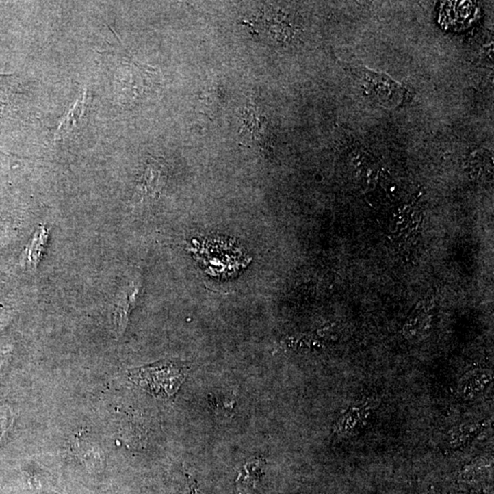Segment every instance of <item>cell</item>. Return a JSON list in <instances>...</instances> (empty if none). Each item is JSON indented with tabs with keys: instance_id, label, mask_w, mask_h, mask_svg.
<instances>
[{
	"instance_id": "cell-8",
	"label": "cell",
	"mask_w": 494,
	"mask_h": 494,
	"mask_svg": "<svg viewBox=\"0 0 494 494\" xmlns=\"http://www.w3.org/2000/svg\"><path fill=\"white\" fill-rule=\"evenodd\" d=\"M10 417L6 410H0V441L10 427Z\"/></svg>"
},
{
	"instance_id": "cell-2",
	"label": "cell",
	"mask_w": 494,
	"mask_h": 494,
	"mask_svg": "<svg viewBox=\"0 0 494 494\" xmlns=\"http://www.w3.org/2000/svg\"><path fill=\"white\" fill-rule=\"evenodd\" d=\"M343 68L366 96L387 109H395L403 104L406 90L398 81L385 73L376 72L362 62H343Z\"/></svg>"
},
{
	"instance_id": "cell-5",
	"label": "cell",
	"mask_w": 494,
	"mask_h": 494,
	"mask_svg": "<svg viewBox=\"0 0 494 494\" xmlns=\"http://www.w3.org/2000/svg\"><path fill=\"white\" fill-rule=\"evenodd\" d=\"M490 374L480 372V373H474L471 374L464 381L461 392L463 395L468 398H477L480 393L484 391L489 382H490Z\"/></svg>"
},
{
	"instance_id": "cell-1",
	"label": "cell",
	"mask_w": 494,
	"mask_h": 494,
	"mask_svg": "<svg viewBox=\"0 0 494 494\" xmlns=\"http://www.w3.org/2000/svg\"><path fill=\"white\" fill-rule=\"evenodd\" d=\"M195 259L205 267V272L217 278H227L237 274L250 263L232 242L224 240L194 241Z\"/></svg>"
},
{
	"instance_id": "cell-6",
	"label": "cell",
	"mask_w": 494,
	"mask_h": 494,
	"mask_svg": "<svg viewBox=\"0 0 494 494\" xmlns=\"http://www.w3.org/2000/svg\"><path fill=\"white\" fill-rule=\"evenodd\" d=\"M47 232L44 229L40 230L32 239L31 244L27 247L24 254V263L29 267H36L40 259V255L44 248Z\"/></svg>"
},
{
	"instance_id": "cell-7",
	"label": "cell",
	"mask_w": 494,
	"mask_h": 494,
	"mask_svg": "<svg viewBox=\"0 0 494 494\" xmlns=\"http://www.w3.org/2000/svg\"><path fill=\"white\" fill-rule=\"evenodd\" d=\"M83 100H78V101L76 102V104L73 105L69 115H68L67 118H65L64 123L60 126L58 133H57L56 135L57 137L62 135L65 134V133L69 132L70 127L75 126V125L77 123L79 118H80L81 114L83 112Z\"/></svg>"
},
{
	"instance_id": "cell-3",
	"label": "cell",
	"mask_w": 494,
	"mask_h": 494,
	"mask_svg": "<svg viewBox=\"0 0 494 494\" xmlns=\"http://www.w3.org/2000/svg\"><path fill=\"white\" fill-rule=\"evenodd\" d=\"M376 407V401L374 399L352 406L336 423L335 433L339 436H350L357 432L366 424Z\"/></svg>"
},
{
	"instance_id": "cell-4",
	"label": "cell",
	"mask_w": 494,
	"mask_h": 494,
	"mask_svg": "<svg viewBox=\"0 0 494 494\" xmlns=\"http://www.w3.org/2000/svg\"><path fill=\"white\" fill-rule=\"evenodd\" d=\"M264 461L254 460L242 467L235 480L238 494H251L261 482Z\"/></svg>"
}]
</instances>
